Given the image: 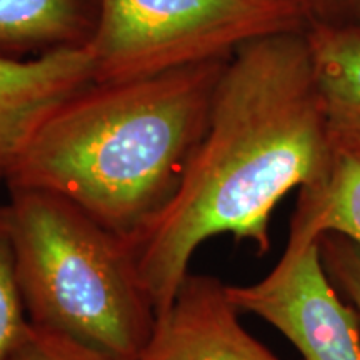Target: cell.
Listing matches in <instances>:
<instances>
[{
  "label": "cell",
  "instance_id": "cell-1",
  "mask_svg": "<svg viewBox=\"0 0 360 360\" xmlns=\"http://www.w3.org/2000/svg\"><path fill=\"white\" fill-rule=\"evenodd\" d=\"M335 155L305 29L238 47L174 199L130 242L157 317L209 238L231 233L267 254L276 207L295 188L326 182Z\"/></svg>",
  "mask_w": 360,
  "mask_h": 360
},
{
  "label": "cell",
  "instance_id": "cell-2",
  "mask_svg": "<svg viewBox=\"0 0 360 360\" xmlns=\"http://www.w3.org/2000/svg\"><path fill=\"white\" fill-rule=\"evenodd\" d=\"M229 58L79 90L27 142L8 191L53 193L132 242L174 199Z\"/></svg>",
  "mask_w": 360,
  "mask_h": 360
},
{
  "label": "cell",
  "instance_id": "cell-3",
  "mask_svg": "<svg viewBox=\"0 0 360 360\" xmlns=\"http://www.w3.org/2000/svg\"><path fill=\"white\" fill-rule=\"evenodd\" d=\"M6 212L29 322L141 360L159 317L127 238L42 191H11Z\"/></svg>",
  "mask_w": 360,
  "mask_h": 360
},
{
  "label": "cell",
  "instance_id": "cell-4",
  "mask_svg": "<svg viewBox=\"0 0 360 360\" xmlns=\"http://www.w3.org/2000/svg\"><path fill=\"white\" fill-rule=\"evenodd\" d=\"M304 29L294 0H101L87 51L94 82H122L231 57L255 39Z\"/></svg>",
  "mask_w": 360,
  "mask_h": 360
},
{
  "label": "cell",
  "instance_id": "cell-5",
  "mask_svg": "<svg viewBox=\"0 0 360 360\" xmlns=\"http://www.w3.org/2000/svg\"><path fill=\"white\" fill-rule=\"evenodd\" d=\"M238 314L277 328L302 360H360V319L323 267L319 237L290 225L281 260L259 282L227 285Z\"/></svg>",
  "mask_w": 360,
  "mask_h": 360
},
{
  "label": "cell",
  "instance_id": "cell-6",
  "mask_svg": "<svg viewBox=\"0 0 360 360\" xmlns=\"http://www.w3.org/2000/svg\"><path fill=\"white\" fill-rule=\"evenodd\" d=\"M141 360H281L238 321L227 285L188 274Z\"/></svg>",
  "mask_w": 360,
  "mask_h": 360
},
{
  "label": "cell",
  "instance_id": "cell-7",
  "mask_svg": "<svg viewBox=\"0 0 360 360\" xmlns=\"http://www.w3.org/2000/svg\"><path fill=\"white\" fill-rule=\"evenodd\" d=\"M94 82L87 49L30 60L0 58V186L39 125L67 98Z\"/></svg>",
  "mask_w": 360,
  "mask_h": 360
},
{
  "label": "cell",
  "instance_id": "cell-8",
  "mask_svg": "<svg viewBox=\"0 0 360 360\" xmlns=\"http://www.w3.org/2000/svg\"><path fill=\"white\" fill-rule=\"evenodd\" d=\"M98 13L101 0H0V58L87 49Z\"/></svg>",
  "mask_w": 360,
  "mask_h": 360
},
{
  "label": "cell",
  "instance_id": "cell-9",
  "mask_svg": "<svg viewBox=\"0 0 360 360\" xmlns=\"http://www.w3.org/2000/svg\"><path fill=\"white\" fill-rule=\"evenodd\" d=\"M328 134L337 152L360 154V25L305 29Z\"/></svg>",
  "mask_w": 360,
  "mask_h": 360
},
{
  "label": "cell",
  "instance_id": "cell-10",
  "mask_svg": "<svg viewBox=\"0 0 360 360\" xmlns=\"http://www.w3.org/2000/svg\"><path fill=\"white\" fill-rule=\"evenodd\" d=\"M290 224L317 237L337 233L360 249V154L337 152L326 182L299 191Z\"/></svg>",
  "mask_w": 360,
  "mask_h": 360
},
{
  "label": "cell",
  "instance_id": "cell-11",
  "mask_svg": "<svg viewBox=\"0 0 360 360\" xmlns=\"http://www.w3.org/2000/svg\"><path fill=\"white\" fill-rule=\"evenodd\" d=\"M30 322L15 272L6 205H0V360H11Z\"/></svg>",
  "mask_w": 360,
  "mask_h": 360
},
{
  "label": "cell",
  "instance_id": "cell-12",
  "mask_svg": "<svg viewBox=\"0 0 360 360\" xmlns=\"http://www.w3.org/2000/svg\"><path fill=\"white\" fill-rule=\"evenodd\" d=\"M319 249L328 277L360 319V249L337 233L319 237Z\"/></svg>",
  "mask_w": 360,
  "mask_h": 360
},
{
  "label": "cell",
  "instance_id": "cell-13",
  "mask_svg": "<svg viewBox=\"0 0 360 360\" xmlns=\"http://www.w3.org/2000/svg\"><path fill=\"white\" fill-rule=\"evenodd\" d=\"M11 360H122L30 323Z\"/></svg>",
  "mask_w": 360,
  "mask_h": 360
},
{
  "label": "cell",
  "instance_id": "cell-14",
  "mask_svg": "<svg viewBox=\"0 0 360 360\" xmlns=\"http://www.w3.org/2000/svg\"><path fill=\"white\" fill-rule=\"evenodd\" d=\"M297 4L304 13L305 29L360 25V0H297Z\"/></svg>",
  "mask_w": 360,
  "mask_h": 360
},
{
  "label": "cell",
  "instance_id": "cell-15",
  "mask_svg": "<svg viewBox=\"0 0 360 360\" xmlns=\"http://www.w3.org/2000/svg\"><path fill=\"white\" fill-rule=\"evenodd\" d=\"M294 2H297V0H294Z\"/></svg>",
  "mask_w": 360,
  "mask_h": 360
}]
</instances>
